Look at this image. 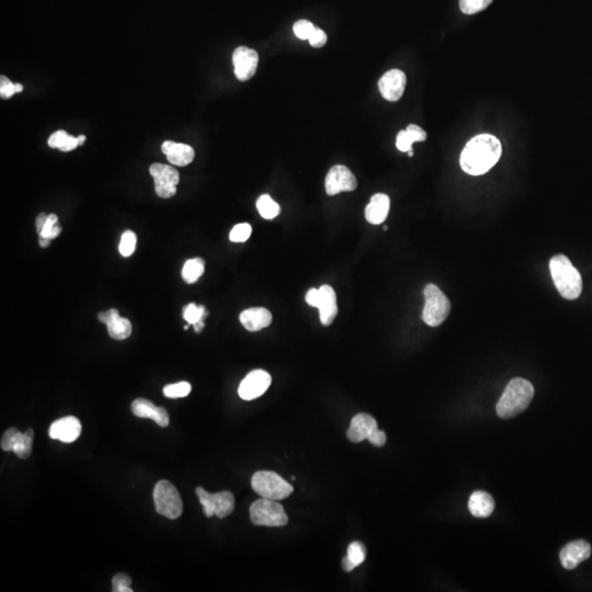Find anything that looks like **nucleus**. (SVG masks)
I'll return each instance as SVG.
<instances>
[{"instance_id": "a878e982", "label": "nucleus", "mask_w": 592, "mask_h": 592, "mask_svg": "<svg viewBox=\"0 0 592 592\" xmlns=\"http://www.w3.org/2000/svg\"><path fill=\"white\" fill-rule=\"evenodd\" d=\"M365 557H367V550L365 545L360 542H352L346 550V555L342 559L344 572H352L355 567L362 564Z\"/></svg>"}, {"instance_id": "9d476101", "label": "nucleus", "mask_w": 592, "mask_h": 592, "mask_svg": "<svg viewBox=\"0 0 592 592\" xmlns=\"http://www.w3.org/2000/svg\"><path fill=\"white\" fill-rule=\"evenodd\" d=\"M150 173L155 182V191L161 199H170L177 193V186L180 177L177 169L163 163H153L150 167Z\"/></svg>"}, {"instance_id": "2f4dec72", "label": "nucleus", "mask_w": 592, "mask_h": 592, "mask_svg": "<svg viewBox=\"0 0 592 592\" xmlns=\"http://www.w3.org/2000/svg\"><path fill=\"white\" fill-rule=\"evenodd\" d=\"M493 0H460V9L465 15H475L486 9Z\"/></svg>"}, {"instance_id": "423d86ee", "label": "nucleus", "mask_w": 592, "mask_h": 592, "mask_svg": "<svg viewBox=\"0 0 592 592\" xmlns=\"http://www.w3.org/2000/svg\"><path fill=\"white\" fill-rule=\"evenodd\" d=\"M153 497L156 511L159 515L171 520L177 519L182 515L184 504L182 497L170 481H158L154 488Z\"/></svg>"}, {"instance_id": "6ab92c4d", "label": "nucleus", "mask_w": 592, "mask_h": 592, "mask_svg": "<svg viewBox=\"0 0 592 592\" xmlns=\"http://www.w3.org/2000/svg\"><path fill=\"white\" fill-rule=\"evenodd\" d=\"M378 422L371 415L359 414L353 417L346 437L353 443L362 442L378 430Z\"/></svg>"}, {"instance_id": "a19ab883", "label": "nucleus", "mask_w": 592, "mask_h": 592, "mask_svg": "<svg viewBox=\"0 0 592 592\" xmlns=\"http://www.w3.org/2000/svg\"><path fill=\"white\" fill-rule=\"evenodd\" d=\"M47 218H49V215L45 214V213L38 215L37 221H35V226H37V232L39 235H41L42 230H43L45 224H47Z\"/></svg>"}, {"instance_id": "cd10ccee", "label": "nucleus", "mask_w": 592, "mask_h": 592, "mask_svg": "<svg viewBox=\"0 0 592 592\" xmlns=\"http://www.w3.org/2000/svg\"><path fill=\"white\" fill-rule=\"evenodd\" d=\"M205 264L203 259H190L184 264V269H182V279L184 280V282L189 285L195 283L201 278L202 274L205 273Z\"/></svg>"}, {"instance_id": "1a4fd4ad", "label": "nucleus", "mask_w": 592, "mask_h": 592, "mask_svg": "<svg viewBox=\"0 0 592 592\" xmlns=\"http://www.w3.org/2000/svg\"><path fill=\"white\" fill-rule=\"evenodd\" d=\"M199 497L200 504L203 507V512L207 518L216 515L218 518H225L230 515L235 509V498L230 492H221L210 494L205 488L198 487L195 489Z\"/></svg>"}, {"instance_id": "ddd939ff", "label": "nucleus", "mask_w": 592, "mask_h": 592, "mask_svg": "<svg viewBox=\"0 0 592 592\" xmlns=\"http://www.w3.org/2000/svg\"><path fill=\"white\" fill-rule=\"evenodd\" d=\"M271 385V375L264 370H255L241 381L238 394L243 401H253L266 393Z\"/></svg>"}, {"instance_id": "7ed1b4c3", "label": "nucleus", "mask_w": 592, "mask_h": 592, "mask_svg": "<svg viewBox=\"0 0 592 592\" xmlns=\"http://www.w3.org/2000/svg\"><path fill=\"white\" fill-rule=\"evenodd\" d=\"M550 270L561 296L569 301L579 298L582 291V275L565 255L554 256L550 262Z\"/></svg>"}, {"instance_id": "6e6552de", "label": "nucleus", "mask_w": 592, "mask_h": 592, "mask_svg": "<svg viewBox=\"0 0 592 592\" xmlns=\"http://www.w3.org/2000/svg\"><path fill=\"white\" fill-rule=\"evenodd\" d=\"M308 305L319 308V319L323 326H330L338 314L336 292L330 285L310 289L305 296Z\"/></svg>"}, {"instance_id": "58836bf2", "label": "nucleus", "mask_w": 592, "mask_h": 592, "mask_svg": "<svg viewBox=\"0 0 592 592\" xmlns=\"http://www.w3.org/2000/svg\"><path fill=\"white\" fill-rule=\"evenodd\" d=\"M310 45L316 49H321L327 43V34L321 29L316 28L312 37L308 39Z\"/></svg>"}, {"instance_id": "b1692460", "label": "nucleus", "mask_w": 592, "mask_h": 592, "mask_svg": "<svg viewBox=\"0 0 592 592\" xmlns=\"http://www.w3.org/2000/svg\"><path fill=\"white\" fill-rule=\"evenodd\" d=\"M468 509L476 518H488L495 509V500L488 493L474 492L468 500Z\"/></svg>"}, {"instance_id": "0eeeda50", "label": "nucleus", "mask_w": 592, "mask_h": 592, "mask_svg": "<svg viewBox=\"0 0 592 592\" xmlns=\"http://www.w3.org/2000/svg\"><path fill=\"white\" fill-rule=\"evenodd\" d=\"M249 512L251 522L256 525L285 527L289 522V518L282 504H280L277 500L262 498L251 504Z\"/></svg>"}, {"instance_id": "4468645a", "label": "nucleus", "mask_w": 592, "mask_h": 592, "mask_svg": "<svg viewBox=\"0 0 592 592\" xmlns=\"http://www.w3.org/2000/svg\"><path fill=\"white\" fill-rule=\"evenodd\" d=\"M259 55L255 49L239 47L233 53L234 72L238 81H247L254 77L258 68Z\"/></svg>"}, {"instance_id": "c9c22d12", "label": "nucleus", "mask_w": 592, "mask_h": 592, "mask_svg": "<svg viewBox=\"0 0 592 592\" xmlns=\"http://www.w3.org/2000/svg\"><path fill=\"white\" fill-rule=\"evenodd\" d=\"M316 26L307 20H298L293 26L295 35L300 40H308L315 31Z\"/></svg>"}, {"instance_id": "f03ea898", "label": "nucleus", "mask_w": 592, "mask_h": 592, "mask_svg": "<svg viewBox=\"0 0 592 592\" xmlns=\"http://www.w3.org/2000/svg\"><path fill=\"white\" fill-rule=\"evenodd\" d=\"M534 397V387L522 378H512L497 403V415L502 419L518 416L528 408Z\"/></svg>"}, {"instance_id": "9b49d317", "label": "nucleus", "mask_w": 592, "mask_h": 592, "mask_svg": "<svg viewBox=\"0 0 592 592\" xmlns=\"http://www.w3.org/2000/svg\"><path fill=\"white\" fill-rule=\"evenodd\" d=\"M357 186V178L346 166H334L327 173L325 188L328 195H336L342 192L355 191Z\"/></svg>"}, {"instance_id": "c756f323", "label": "nucleus", "mask_w": 592, "mask_h": 592, "mask_svg": "<svg viewBox=\"0 0 592 592\" xmlns=\"http://www.w3.org/2000/svg\"><path fill=\"white\" fill-rule=\"evenodd\" d=\"M207 316V310L205 306L190 303L184 308V319L189 325H195L199 321H205Z\"/></svg>"}, {"instance_id": "7c9ffc66", "label": "nucleus", "mask_w": 592, "mask_h": 592, "mask_svg": "<svg viewBox=\"0 0 592 592\" xmlns=\"http://www.w3.org/2000/svg\"><path fill=\"white\" fill-rule=\"evenodd\" d=\"M190 392H191V384L188 382L169 384L163 387V395L168 399H182L189 395Z\"/></svg>"}, {"instance_id": "dca6fc26", "label": "nucleus", "mask_w": 592, "mask_h": 592, "mask_svg": "<svg viewBox=\"0 0 592 592\" xmlns=\"http://www.w3.org/2000/svg\"><path fill=\"white\" fill-rule=\"evenodd\" d=\"M98 319L106 325L108 334L114 340H125L132 334V323L129 319L121 317L115 308L99 313Z\"/></svg>"}, {"instance_id": "f3484780", "label": "nucleus", "mask_w": 592, "mask_h": 592, "mask_svg": "<svg viewBox=\"0 0 592 592\" xmlns=\"http://www.w3.org/2000/svg\"><path fill=\"white\" fill-rule=\"evenodd\" d=\"M81 433V424L76 417H64L62 419L53 422L49 428V437L60 440L64 443H72L78 439Z\"/></svg>"}, {"instance_id": "f8f14e48", "label": "nucleus", "mask_w": 592, "mask_h": 592, "mask_svg": "<svg viewBox=\"0 0 592 592\" xmlns=\"http://www.w3.org/2000/svg\"><path fill=\"white\" fill-rule=\"evenodd\" d=\"M34 432L32 429L22 433L17 428L7 430L1 438V449L13 451L18 458H28L31 456Z\"/></svg>"}, {"instance_id": "bb28decb", "label": "nucleus", "mask_w": 592, "mask_h": 592, "mask_svg": "<svg viewBox=\"0 0 592 592\" xmlns=\"http://www.w3.org/2000/svg\"><path fill=\"white\" fill-rule=\"evenodd\" d=\"M47 144H49V147L51 148H57V150H62V152H72V150H76L79 145V141H78V137L72 136V135L68 134L66 131H57V132L53 133L51 136H49V141H47Z\"/></svg>"}, {"instance_id": "473e14b6", "label": "nucleus", "mask_w": 592, "mask_h": 592, "mask_svg": "<svg viewBox=\"0 0 592 592\" xmlns=\"http://www.w3.org/2000/svg\"><path fill=\"white\" fill-rule=\"evenodd\" d=\"M137 237L134 232L132 230H127L123 233L120 241L119 250L120 254L123 257H129L134 253L136 248Z\"/></svg>"}, {"instance_id": "393cba45", "label": "nucleus", "mask_w": 592, "mask_h": 592, "mask_svg": "<svg viewBox=\"0 0 592 592\" xmlns=\"http://www.w3.org/2000/svg\"><path fill=\"white\" fill-rule=\"evenodd\" d=\"M427 140V133L416 125H410L406 129L401 131L396 137V147L401 152L413 150L415 142H424Z\"/></svg>"}, {"instance_id": "20e7f679", "label": "nucleus", "mask_w": 592, "mask_h": 592, "mask_svg": "<svg viewBox=\"0 0 592 592\" xmlns=\"http://www.w3.org/2000/svg\"><path fill=\"white\" fill-rule=\"evenodd\" d=\"M424 307L422 319L430 327H438L445 323L451 312L450 300L435 285L424 287Z\"/></svg>"}, {"instance_id": "412c9836", "label": "nucleus", "mask_w": 592, "mask_h": 592, "mask_svg": "<svg viewBox=\"0 0 592 592\" xmlns=\"http://www.w3.org/2000/svg\"><path fill=\"white\" fill-rule=\"evenodd\" d=\"M161 150L167 156L169 163L178 167H184L191 163L195 155L191 146L182 143L173 142V141L163 142Z\"/></svg>"}, {"instance_id": "ea45409f", "label": "nucleus", "mask_w": 592, "mask_h": 592, "mask_svg": "<svg viewBox=\"0 0 592 592\" xmlns=\"http://www.w3.org/2000/svg\"><path fill=\"white\" fill-rule=\"evenodd\" d=\"M367 440H369L373 445H375V447H383V445H385L386 443L385 432L381 431V430L378 429L376 431L373 432L371 437Z\"/></svg>"}, {"instance_id": "aec40b11", "label": "nucleus", "mask_w": 592, "mask_h": 592, "mask_svg": "<svg viewBox=\"0 0 592 592\" xmlns=\"http://www.w3.org/2000/svg\"><path fill=\"white\" fill-rule=\"evenodd\" d=\"M132 413L138 418L154 420L158 426L165 428L169 424V415L163 407H157L145 399H135L132 403Z\"/></svg>"}, {"instance_id": "c03bdc74", "label": "nucleus", "mask_w": 592, "mask_h": 592, "mask_svg": "<svg viewBox=\"0 0 592 592\" xmlns=\"http://www.w3.org/2000/svg\"><path fill=\"white\" fill-rule=\"evenodd\" d=\"M78 141H79V145H83V143H85L86 141L85 135H79V136H78Z\"/></svg>"}, {"instance_id": "2eb2a0df", "label": "nucleus", "mask_w": 592, "mask_h": 592, "mask_svg": "<svg viewBox=\"0 0 592 592\" xmlns=\"http://www.w3.org/2000/svg\"><path fill=\"white\" fill-rule=\"evenodd\" d=\"M406 75L399 70H388L378 81V89L383 98L391 102L399 101L406 88Z\"/></svg>"}, {"instance_id": "f257e3e1", "label": "nucleus", "mask_w": 592, "mask_h": 592, "mask_svg": "<svg viewBox=\"0 0 592 592\" xmlns=\"http://www.w3.org/2000/svg\"><path fill=\"white\" fill-rule=\"evenodd\" d=\"M502 144L494 135L473 137L461 154V168L471 176H481L498 163L502 157Z\"/></svg>"}, {"instance_id": "a211bd4d", "label": "nucleus", "mask_w": 592, "mask_h": 592, "mask_svg": "<svg viewBox=\"0 0 592 592\" xmlns=\"http://www.w3.org/2000/svg\"><path fill=\"white\" fill-rule=\"evenodd\" d=\"M590 555H591V546L586 541L580 540L567 544L559 553V559L564 568L572 570L576 568L582 561L589 559Z\"/></svg>"}, {"instance_id": "a18cd8bd", "label": "nucleus", "mask_w": 592, "mask_h": 592, "mask_svg": "<svg viewBox=\"0 0 592 592\" xmlns=\"http://www.w3.org/2000/svg\"><path fill=\"white\" fill-rule=\"evenodd\" d=\"M22 90H24V86L21 85V83H16L17 93H22Z\"/></svg>"}, {"instance_id": "4be33fe9", "label": "nucleus", "mask_w": 592, "mask_h": 592, "mask_svg": "<svg viewBox=\"0 0 592 592\" xmlns=\"http://www.w3.org/2000/svg\"><path fill=\"white\" fill-rule=\"evenodd\" d=\"M241 325L248 331H259L269 327L272 323V314L264 307H253L243 310L239 316Z\"/></svg>"}, {"instance_id": "c85d7f7f", "label": "nucleus", "mask_w": 592, "mask_h": 592, "mask_svg": "<svg viewBox=\"0 0 592 592\" xmlns=\"http://www.w3.org/2000/svg\"><path fill=\"white\" fill-rule=\"evenodd\" d=\"M257 209L259 214L262 215L264 220H273L277 218L281 212L280 205L273 201L269 194H264L257 200Z\"/></svg>"}, {"instance_id": "5701e85b", "label": "nucleus", "mask_w": 592, "mask_h": 592, "mask_svg": "<svg viewBox=\"0 0 592 592\" xmlns=\"http://www.w3.org/2000/svg\"><path fill=\"white\" fill-rule=\"evenodd\" d=\"M391 201L388 195L378 193L371 198V201L365 209V218L373 225H380L385 222L390 212Z\"/></svg>"}, {"instance_id": "f704fd0d", "label": "nucleus", "mask_w": 592, "mask_h": 592, "mask_svg": "<svg viewBox=\"0 0 592 592\" xmlns=\"http://www.w3.org/2000/svg\"><path fill=\"white\" fill-rule=\"evenodd\" d=\"M61 232H62V226L58 224V218H57L56 214H49V218H47V224H45V228L42 230L41 237L49 238V239H54L57 236L60 235Z\"/></svg>"}, {"instance_id": "79ce46f5", "label": "nucleus", "mask_w": 592, "mask_h": 592, "mask_svg": "<svg viewBox=\"0 0 592 592\" xmlns=\"http://www.w3.org/2000/svg\"><path fill=\"white\" fill-rule=\"evenodd\" d=\"M51 241H52V239H49V238L41 237L39 241L40 246H41L42 248H47V247L51 245Z\"/></svg>"}, {"instance_id": "4c0bfd02", "label": "nucleus", "mask_w": 592, "mask_h": 592, "mask_svg": "<svg viewBox=\"0 0 592 592\" xmlns=\"http://www.w3.org/2000/svg\"><path fill=\"white\" fill-rule=\"evenodd\" d=\"M17 93L16 83H13L10 79L1 76L0 77V97L3 99H10L11 97Z\"/></svg>"}, {"instance_id": "49530a36", "label": "nucleus", "mask_w": 592, "mask_h": 592, "mask_svg": "<svg viewBox=\"0 0 592 592\" xmlns=\"http://www.w3.org/2000/svg\"><path fill=\"white\" fill-rule=\"evenodd\" d=\"M408 155L409 157H413V156H414V152H413V150H409Z\"/></svg>"}, {"instance_id": "39448f33", "label": "nucleus", "mask_w": 592, "mask_h": 592, "mask_svg": "<svg viewBox=\"0 0 592 592\" xmlns=\"http://www.w3.org/2000/svg\"><path fill=\"white\" fill-rule=\"evenodd\" d=\"M251 486L255 493L262 498L272 500H282L292 495L293 488L279 474L274 472H257L251 479Z\"/></svg>"}, {"instance_id": "e433bc0d", "label": "nucleus", "mask_w": 592, "mask_h": 592, "mask_svg": "<svg viewBox=\"0 0 592 592\" xmlns=\"http://www.w3.org/2000/svg\"><path fill=\"white\" fill-rule=\"evenodd\" d=\"M131 584H132V580L125 574L115 575L112 579V587H113L114 592H132L133 590L129 588Z\"/></svg>"}, {"instance_id": "37998d69", "label": "nucleus", "mask_w": 592, "mask_h": 592, "mask_svg": "<svg viewBox=\"0 0 592 592\" xmlns=\"http://www.w3.org/2000/svg\"><path fill=\"white\" fill-rule=\"evenodd\" d=\"M205 321H199V323H195V325H193L194 331H195L197 334H200V333H201L202 331V329L205 328Z\"/></svg>"}, {"instance_id": "72a5a7b5", "label": "nucleus", "mask_w": 592, "mask_h": 592, "mask_svg": "<svg viewBox=\"0 0 592 592\" xmlns=\"http://www.w3.org/2000/svg\"><path fill=\"white\" fill-rule=\"evenodd\" d=\"M253 233V228L247 223L237 224L233 230H230V239L234 243H245L248 241Z\"/></svg>"}]
</instances>
